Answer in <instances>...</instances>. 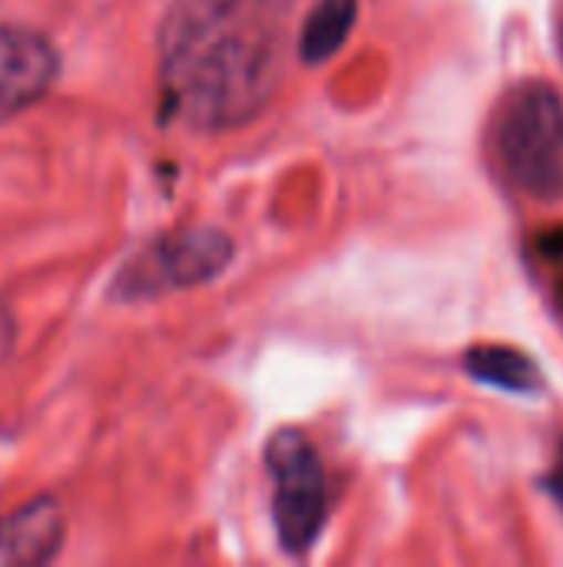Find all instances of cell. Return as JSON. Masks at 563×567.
Here are the masks:
<instances>
[{
    "instance_id": "cell-1",
    "label": "cell",
    "mask_w": 563,
    "mask_h": 567,
    "mask_svg": "<svg viewBox=\"0 0 563 567\" xmlns=\"http://www.w3.org/2000/svg\"><path fill=\"white\" fill-rule=\"evenodd\" d=\"M295 0H173L159 23L163 113L199 133L256 120L285 73Z\"/></svg>"
},
{
    "instance_id": "cell-2",
    "label": "cell",
    "mask_w": 563,
    "mask_h": 567,
    "mask_svg": "<svg viewBox=\"0 0 563 567\" xmlns=\"http://www.w3.org/2000/svg\"><path fill=\"white\" fill-rule=\"evenodd\" d=\"M494 150L504 173L534 199L563 193V100L551 83L514 86L494 120Z\"/></svg>"
},
{
    "instance_id": "cell-3",
    "label": "cell",
    "mask_w": 563,
    "mask_h": 567,
    "mask_svg": "<svg viewBox=\"0 0 563 567\" xmlns=\"http://www.w3.org/2000/svg\"><path fill=\"white\" fill-rule=\"evenodd\" d=\"M236 259V243L216 226L176 229L139 252L116 272L110 296L116 302H149L159 296H173L183 289H196L202 282L219 279Z\"/></svg>"
},
{
    "instance_id": "cell-4",
    "label": "cell",
    "mask_w": 563,
    "mask_h": 567,
    "mask_svg": "<svg viewBox=\"0 0 563 567\" xmlns=\"http://www.w3.org/2000/svg\"><path fill=\"white\" fill-rule=\"evenodd\" d=\"M272 478V522L285 555H305L329 522V478L319 449L299 429H282L265 445Z\"/></svg>"
},
{
    "instance_id": "cell-5",
    "label": "cell",
    "mask_w": 563,
    "mask_h": 567,
    "mask_svg": "<svg viewBox=\"0 0 563 567\" xmlns=\"http://www.w3.org/2000/svg\"><path fill=\"white\" fill-rule=\"evenodd\" d=\"M60 76L56 47L30 27L0 23V120L30 110Z\"/></svg>"
},
{
    "instance_id": "cell-6",
    "label": "cell",
    "mask_w": 563,
    "mask_h": 567,
    "mask_svg": "<svg viewBox=\"0 0 563 567\" xmlns=\"http://www.w3.org/2000/svg\"><path fill=\"white\" fill-rule=\"evenodd\" d=\"M63 512L53 498H33L0 522V565H46L63 548Z\"/></svg>"
},
{
    "instance_id": "cell-7",
    "label": "cell",
    "mask_w": 563,
    "mask_h": 567,
    "mask_svg": "<svg viewBox=\"0 0 563 567\" xmlns=\"http://www.w3.org/2000/svg\"><path fill=\"white\" fill-rule=\"evenodd\" d=\"M358 20V0H319L299 30V60L319 66L332 60L352 37Z\"/></svg>"
},
{
    "instance_id": "cell-8",
    "label": "cell",
    "mask_w": 563,
    "mask_h": 567,
    "mask_svg": "<svg viewBox=\"0 0 563 567\" xmlns=\"http://www.w3.org/2000/svg\"><path fill=\"white\" fill-rule=\"evenodd\" d=\"M465 369L484 382V385H498L508 392H541L544 379L541 369L518 349H504V346H478L465 355Z\"/></svg>"
},
{
    "instance_id": "cell-9",
    "label": "cell",
    "mask_w": 563,
    "mask_h": 567,
    "mask_svg": "<svg viewBox=\"0 0 563 567\" xmlns=\"http://www.w3.org/2000/svg\"><path fill=\"white\" fill-rule=\"evenodd\" d=\"M531 256H534V269L541 272L554 309L563 316V226L541 229L531 239Z\"/></svg>"
},
{
    "instance_id": "cell-10",
    "label": "cell",
    "mask_w": 563,
    "mask_h": 567,
    "mask_svg": "<svg viewBox=\"0 0 563 567\" xmlns=\"http://www.w3.org/2000/svg\"><path fill=\"white\" fill-rule=\"evenodd\" d=\"M557 40H561V50H563V13H561V23H557Z\"/></svg>"
}]
</instances>
